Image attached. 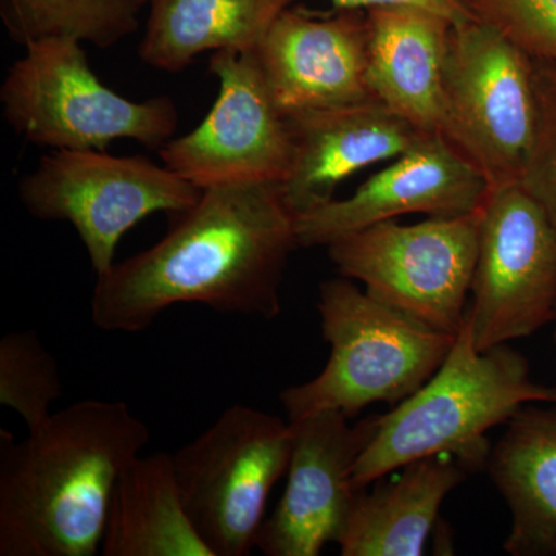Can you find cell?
I'll list each match as a JSON object with an SVG mask.
<instances>
[{
    "mask_svg": "<svg viewBox=\"0 0 556 556\" xmlns=\"http://www.w3.org/2000/svg\"><path fill=\"white\" fill-rule=\"evenodd\" d=\"M287 116L292 161L278 188L294 217L334 200L340 182L357 170L397 159L428 137L378 100Z\"/></svg>",
    "mask_w": 556,
    "mask_h": 556,
    "instance_id": "15",
    "label": "cell"
},
{
    "mask_svg": "<svg viewBox=\"0 0 556 556\" xmlns=\"http://www.w3.org/2000/svg\"><path fill=\"white\" fill-rule=\"evenodd\" d=\"M295 0H149L138 54L166 73L188 68L206 51L257 50L270 25Z\"/></svg>",
    "mask_w": 556,
    "mask_h": 556,
    "instance_id": "20",
    "label": "cell"
},
{
    "mask_svg": "<svg viewBox=\"0 0 556 556\" xmlns=\"http://www.w3.org/2000/svg\"><path fill=\"white\" fill-rule=\"evenodd\" d=\"M148 0H2V20L21 46L47 36H70L109 49L139 27Z\"/></svg>",
    "mask_w": 556,
    "mask_h": 556,
    "instance_id": "21",
    "label": "cell"
},
{
    "mask_svg": "<svg viewBox=\"0 0 556 556\" xmlns=\"http://www.w3.org/2000/svg\"><path fill=\"white\" fill-rule=\"evenodd\" d=\"M208 70L219 80L217 101L197 129L160 149L164 166L201 190L280 186L291 169V130L257 50L215 51Z\"/></svg>",
    "mask_w": 556,
    "mask_h": 556,
    "instance_id": "11",
    "label": "cell"
},
{
    "mask_svg": "<svg viewBox=\"0 0 556 556\" xmlns=\"http://www.w3.org/2000/svg\"><path fill=\"white\" fill-rule=\"evenodd\" d=\"M555 320V225L521 182L490 189L467 309L475 346L506 345Z\"/></svg>",
    "mask_w": 556,
    "mask_h": 556,
    "instance_id": "10",
    "label": "cell"
},
{
    "mask_svg": "<svg viewBox=\"0 0 556 556\" xmlns=\"http://www.w3.org/2000/svg\"><path fill=\"white\" fill-rule=\"evenodd\" d=\"M482 172L442 135H428L345 200L295 217L299 247H329L357 230L407 214L455 217L484 204Z\"/></svg>",
    "mask_w": 556,
    "mask_h": 556,
    "instance_id": "13",
    "label": "cell"
},
{
    "mask_svg": "<svg viewBox=\"0 0 556 556\" xmlns=\"http://www.w3.org/2000/svg\"><path fill=\"white\" fill-rule=\"evenodd\" d=\"M402 473L358 492L345 535L343 556H419L438 525L442 504L468 470L452 456L413 460Z\"/></svg>",
    "mask_w": 556,
    "mask_h": 556,
    "instance_id": "17",
    "label": "cell"
},
{
    "mask_svg": "<svg viewBox=\"0 0 556 556\" xmlns=\"http://www.w3.org/2000/svg\"><path fill=\"white\" fill-rule=\"evenodd\" d=\"M0 87L3 118L31 144L53 150H108L123 139L161 149L178 129L169 97L127 100L91 70L80 40H31Z\"/></svg>",
    "mask_w": 556,
    "mask_h": 556,
    "instance_id": "5",
    "label": "cell"
},
{
    "mask_svg": "<svg viewBox=\"0 0 556 556\" xmlns=\"http://www.w3.org/2000/svg\"><path fill=\"white\" fill-rule=\"evenodd\" d=\"M317 309L331 354L317 378L280 394L289 422L318 412L353 419L376 402L401 404L441 368L456 340L342 276L320 285Z\"/></svg>",
    "mask_w": 556,
    "mask_h": 556,
    "instance_id": "4",
    "label": "cell"
},
{
    "mask_svg": "<svg viewBox=\"0 0 556 556\" xmlns=\"http://www.w3.org/2000/svg\"><path fill=\"white\" fill-rule=\"evenodd\" d=\"M294 430L270 413L232 405L174 453L190 521L214 556H247L257 547L266 504L288 473Z\"/></svg>",
    "mask_w": 556,
    "mask_h": 556,
    "instance_id": "7",
    "label": "cell"
},
{
    "mask_svg": "<svg viewBox=\"0 0 556 556\" xmlns=\"http://www.w3.org/2000/svg\"><path fill=\"white\" fill-rule=\"evenodd\" d=\"M149 441L126 402H76L21 442L0 430V556L97 555L113 489Z\"/></svg>",
    "mask_w": 556,
    "mask_h": 556,
    "instance_id": "2",
    "label": "cell"
},
{
    "mask_svg": "<svg viewBox=\"0 0 556 556\" xmlns=\"http://www.w3.org/2000/svg\"><path fill=\"white\" fill-rule=\"evenodd\" d=\"M289 424L294 444L287 486L257 548L266 556H317L345 535L361 492L354 467L378 430V416L350 426L342 413L318 412Z\"/></svg>",
    "mask_w": 556,
    "mask_h": 556,
    "instance_id": "12",
    "label": "cell"
},
{
    "mask_svg": "<svg viewBox=\"0 0 556 556\" xmlns=\"http://www.w3.org/2000/svg\"><path fill=\"white\" fill-rule=\"evenodd\" d=\"M444 90V137L490 189L521 181L540 134L535 60L484 22L453 25Z\"/></svg>",
    "mask_w": 556,
    "mask_h": 556,
    "instance_id": "6",
    "label": "cell"
},
{
    "mask_svg": "<svg viewBox=\"0 0 556 556\" xmlns=\"http://www.w3.org/2000/svg\"><path fill=\"white\" fill-rule=\"evenodd\" d=\"M535 62L541 105L540 134L519 182L540 201L556 228V65L540 60ZM554 325L556 340V320Z\"/></svg>",
    "mask_w": 556,
    "mask_h": 556,
    "instance_id": "24",
    "label": "cell"
},
{
    "mask_svg": "<svg viewBox=\"0 0 556 556\" xmlns=\"http://www.w3.org/2000/svg\"><path fill=\"white\" fill-rule=\"evenodd\" d=\"M486 470L506 500L511 556L556 555V412L525 407L490 450Z\"/></svg>",
    "mask_w": 556,
    "mask_h": 556,
    "instance_id": "18",
    "label": "cell"
},
{
    "mask_svg": "<svg viewBox=\"0 0 556 556\" xmlns=\"http://www.w3.org/2000/svg\"><path fill=\"white\" fill-rule=\"evenodd\" d=\"M471 16L535 60L556 65V0H464Z\"/></svg>",
    "mask_w": 556,
    "mask_h": 556,
    "instance_id": "23",
    "label": "cell"
},
{
    "mask_svg": "<svg viewBox=\"0 0 556 556\" xmlns=\"http://www.w3.org/2000/svg\"><path fill=\"white\" fill-rule=\"evenodd\" d=\"M336 9H361L368 10L372 7L397 5V3H408V5L426 7V9L438 11L448 17L453 24H464L468 21H477L471 16L464 0H331Z\"/></svg>",
    "mask_w": 556,
    "mask_h": 556,
    "instance_id": "25",
    "label": "cell"
},
{
    "mask_svg": "<svg viewBox=\"0 0 556 556\" xmlns=\"http://www.w3.org/2000/svg\"><path fill=\"white\" fill-rule=\"evenodd\" d=\"M201 193L148 156H113L105 150H53L20 185L33 217L75 228L97 277L115 265L124 233L156 212L189 211Z\"/></svg>",
    "mask_w": 556,
    "mask_h": 556,
    "instance_id": "9",
    "label": "cell"
},
{
    "mask_svg": "<svg viewBox=\"0 0 556 556\" xmlns=\"http://www.w3.org/2000/svg\"><path fill=\"white\" fill-rule=\"evenodd\" d=\"M104 556H214L201 540L175 475L174 455L135 457L113 489Z\"/></svg>",
    "mask_w": 556,
    "mask_h": 556,
    "instance_id": "19",
    "label": "cell"
},
{
    "mask_svg": "<svg viewBox=\"0 0 556 556\" xmlns=\"http://www.w3.org/2000/svg\"><path fill=\"white\" fill-rule=\"evenodd\" d=\"M368 17V84L386 104L426 135L445 127V60L453 22L426 7H372Z\"/></svg>",
    "mask_w": 556,
    "mask_h": 556,
    "instance_id": "16",
    "label": "cell"
},
{
    "mask_svg": "<svg viewBox=\"0 0 556 556\" xmlns=\"http://www.w3.org/2000/svg\"><path fill=\"white\" fill-rule=\"evenodd\" d=\"M285 115L375 100L368 84L367 10H285L257 49Z\"/></svg>",
    "mask_w": 556,
    "mask_h": 556,
    "instance_id": "14",
    "label": "cell"
},
{
    "mask_svg": "<svg viewBox=\"0 0 556 556\" xmlns=\"http://www.w3.org/2000/svg\"><path fill=\"white\" fill-rule=\"evenodd\" d=\"M481 208L416 225L378 223L329 244L340 276L427 327L457 336L467 318Z\"/></svg>",
    "mask_w": 556,
    "mask_h": 556,
    "instance_id": "8",
    "label": "cell"
},
{
    "mask_svg": "<svg viewBox=\"0 0 556 556\" xmlns=\"http://www.w3.org/2000/svg\"><path fill=\"white\" fill-rule=\"evenodd\" d=\"M152 248L97 277L91 320L102 331L139 332L163 311L200 303L223 314H281L295 217L277 185L204 189L195 206Z\"/></svg>",
    "mask_w": 556,
    "mask_h": 556,
    "instance_id": "1",
    "label": "cell"
},
{
    "mask_svg": "<svg viewBox=\"0 0 556 556\" xmlns=\"http://www.w3.org/2000/svg\"><path fill=\"white\" fill-rule=\"evenodd\" d=\"M535 402L556 404V387L530 378L527 358L514 348L479 351L467 318L441 368L387 415L354 467V485L431 456H452L468 471L486 467V433Z\"/></svg>",
    "mask_w": 556,
    "mask_h": 556,
    "instance_id": "3",
    "label": "cell"
},
{
    "mask_svg": "<svg viewBox=\"0 0 556 556\" xmlns=\"http://www.w3.org/2000/svg\"><path fill=\"white\" fill-rule=\"evenodd\" d=\"M62 396L56 358L38 332H10L0 340V404L16 412L36 430L49 420L50 407Z\"/></svg>",
    "mask_w": 556,
    "mask_h": 556,
    "instance_id": "22",
    "label": "cell"
}]
</instances>
